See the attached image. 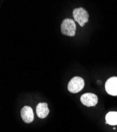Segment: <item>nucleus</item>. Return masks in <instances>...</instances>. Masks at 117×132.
Instances as JSON below:
<instances>
[{"instance_id":"1","label":"nucleus","mask_w":117,"mask_h":132,"mask_svg":"<svg viewBox=\"0 0 117 132\" xmlns=\"http://www.w3.org/2000/svg\"><path fill=\"white\" fill-rule=\"evenodd\" d=\"M60 29L63 35L73 37L76 34V25L72 19L67 18L63 20L61 24Z\"/></svg>"},{"instance_id":"2","label":"nucleus","mask_w":117,"mask_h":132,"mask_svg":"<svg viewBox=\"0 0 117 132\" xmlns=\"http://www.w3.org/2000/svg\"><path fill=\"white\" fill-rule=\"evenodd\" d=\"M72 15L75 21L83 27L88 22L89 14L87 11L83 7L76 8L73 10Z\"/></svg>"},{"instance_id":"3","label":"nucleus","mask_w":117,"mask_h":132,"mask_svg":"<svg viewBox=\"0 0 117 132\" xmlns=\"http://www.w3.org/2000/svg\"><path fill=\"white\" fill-rule=\"evenodd\" d=\"M84 80L80 77L76 76L72 78L68 84V89L69 92L76 94L80 92L84 87Z\"/></svg>"},{"instance_id":"4","label":"nucleus","mask_w":117,"mask_h":132,"mask_svg":"<svg viewBox=\"0 0 117 132\" xmlns=\"http://www.w3.org/2000/svg\"><path fill=\"white\" fill-rule=\"evenodd\" d=\"M80 101L83 105L89 107L96 105L98 103V98L96 95L88 93L83 94L80 97Z\"/></svg>"},{"instance_id":"5","label":"nucleus","mask_w":117,"mask_h":132,"mask_svg":"<svg viewBox=\"0 0 117 132\" xmlns=\"http://www.w3.org/2000/svg\"><path fill=\"white\" fill-rule=\"evenodd\" d=\"M105 89L107 93L111 96H117V77H112L105 84Z\"/></svg>"},{"instance_id":"6","label":"nucleus","mask_w":117,"mask_h":132,"mask_svg":"<svg viewBox=\"0 0 117 132\" xmlns=\"http://www.w3.org/2000/svg\"><path fill=\"white\" fill-rule=\"evenodd\" d=\"M20 116L23 120L26 123L29 124L33 121L34 118L32 108L28 106H25L20 111Z\"/></svg>"},{"instance_id":"7","label":"nucleus","mask_w":117,"mask_h":132,"mask_svg":"<svg viewBox=\"0 0 117 132\" xmlns=\"http://www.w3.org/2000/svg\"><path fill=\"white\" fill-rule=\"evenodd\" d=\"M36 112L37 116L40 118L46 117L49 113L48 104L46 103H39L36 106Z\"/></svg>"},{"instance_id":"8","label":"nucleus","mask_w":117,"mask_h":132,"mask_svg":"<svg viewBox=\"0 0 117 132\" xmlns=\"http://www.w3.org/2000/svg\"><path fill=\"white\" fill-rule=\"evenodd\" d=\"M105 120L110 125H117V112H110L105 116Z\"/></svg>"}]
</instances>
